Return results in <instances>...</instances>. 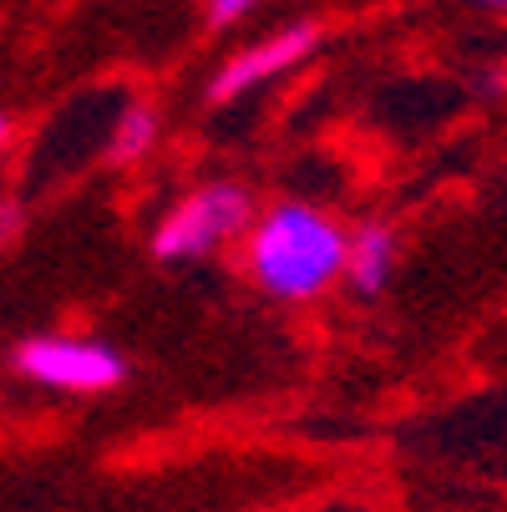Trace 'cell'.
<instances>
[{"label": "cell", "instance_id": "4", "mask_svg": "<svg viewBox=\"0 0 507 512\" xmlns=\"http://www.w3.org/2000/svg\"><path fill=\"white\" fill-rule=\"evenodd\" d=\"M320 46V26L315 21H295V26H284L264 41H254L249 51L229 56L219 71H213V82H208V97L213 102H234V97H249L259 87H269L274 77H284V71H295L315 56Z\"/></svg>", "mask_w": 507, "mask_h": 512}, {"label": "cell", "instance_id": "2", "mask_svg": "<svg viewBox=\"0 0 507 512\" xmlns=\"http://www.w3.org/2000/svg\"><path fill=\"white\" fill-rule=\"evenodd\" d=\"M249 224H254V198L239 183H203L163 213V224L153 234V254L163 264L208 259L229 249L234 239H244Z\"/></svg>", "mask_w": 507, "mask_h": 512}, {"label": "cell", "instance_id": "7", "mask_svg": "<svg viewBox=\"0 0 507 512\" xmlns=\"http://www.w3.org/2000/svg\"><path fill=\"white\" fill-rule=\"evenodd\" d=\"M259 6H264V0H208V21L213 26H234L249 11H259Z\"/></svg>", "mask_w": 507, "mask_h": 512}, {"label": "cell", "instance_id": "1", "mask_svg": "<svg viewBox=\"0 0 507 512\" xmlns=\"http://www.w3.org/2000/svg\"><path fill=\"white\" fill-rule=\"evenodd\" d=\"M350 234L325 208L310 203H274L244 234V269L269 300L305 305L320 300L335 279H345Z\"/></svg>", "mask_w": 507, "mask_h": 512}, {"label": "cell", "instance_id": "3", "mask_svg": "<svg viewBox=\"0 0 507 512\" xmlns=\"http://www.w3.org/2000/svg\"><path fill=\"white\" fill-rule=\"evenodd\" d=\"M21 376L46 386V391H66V396H97L122 386L127 360L102 345V340H82V335H31L16 350Z\"/></svg>", "mask_w": 507, "mask_h": 512}, {"label": "cell", "instance_id": "6", "mask_svg": "<svg viewBox=\"0 0 507 512\" xmlns=\"http://www.w3.org/2000/svg\"><path fill=\"white\" fill-rule=\"evenodd\" d=\"M153 142H158V112L148 102H127L117 112L112 132H107V163L132 168V163H142L153 153Z\"/></svg>", "mask_w": 507, "mask_h": 512}, {"label": "cell", "instance_id": "9", "mask_svg": "<svg viewBox=\"0 0 507 512\" xmlns=\"http://www.w3.org/2000/svg\"><path fill=\"white\" fill-rule=\"evenodd\" d=\"M477 11H487V16H502L507 21V0H472Z\"/></svg>", "mask_w": 507, "mask_h": 512}, {"label": "cell", "instance_id": "5", "mask_svg": "<svg viewBox=\"0 0 507 512\" xmlns=\"http://www.w3.org/2000/svg\"><path fill=\"white\" fill-rule=\"evenodd\" d=\"M396 269V234L386 224H360L345 244V279L355 295H381Z\"/></svg>", "mask_w": 507, "mask_h": 512}, {"label": "cell", "instance_id": "10", "mask_svg": "<svg viewBox=\"0 0 507 512\" xmlns=\"http://www.w3.org/2000/svg\"><path fill=\"white\" fill-rule=\"evenodd\" d=\"M6 142H11V122L0 117V153H6Z\"/></svg>", "mask_w": 507, "mask_h": 512}, {"label": "cell", "instance_id": "8", "mask_svg": "<svg viewBox=\"0 0 507 512\" xmlns=\"http://www.w3.org/2000/svg\"><path fill=\"white\" fill-rule=\"evenodd\" d=\"M16 224H21V213H16V203H6V198H0V244H11Z\"/></svg>", "mask_w": 507, "mask_h": 512}]
</instances>
